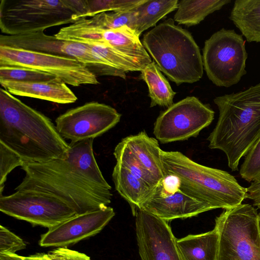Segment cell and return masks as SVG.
<instances>
[{"label":"cell","mask_w":260,"mask_h":260,"mask_svg":"<svg viewBox=\"0 0 260 260\" xmlns=\"http://www.w3.org/2000/svg\"><path fill=\"white\" fill-rule=\"evenodd\" d=\"M121 116L109 105L90 102L60 115L55 124L64 139L76 141L101 136L115 126Z\"/></svg>","instance_id":"obj_14"},{"label":"cell","mask_w":260,"mask_h":260,"mask_svg":"<svg viewBox=\"0 0 260 260\" xmlns=\"http://www.w3.org/2000/svg\"><path fill=\"white\" fill-rule=\"evenodd\" d=\"M0 260H24L22 256L16 254H0Z\"/></svg>","instance_id":"obj_39"},{"label":"cell","mask_w":260,"mask_h":260,"mask_svg":"<svg viewBox=\"0 0 260 260\" xmlns=\"http://www.w3.org/2000/svg\"><path fill=\"white\" fill-rule=\"evenodd\" d=\"M0 142L24 162L65 160L69 144L51 119L0 89Z\"/></svg>","instance_id":"obj_1"},{"label":"cell","mask_w":260,"mask_h":260,"mask_svg":"<svg viewBox=\"0 0 260 260\" xmlns=\"http://www.w3.org/2000/svg\"><path fill=\"white\" fill-rule=\"evenodd\" d=\"M0 66L31 68L59 78L73 86L99 84L94 73L72 57L0 46Z\"/></svg>","instance_id":"obj_12"},{"label":"cell","mask_w":260,"mask_h":260,"mask_svg":"<svg viewBox=\"0 0 260 260\" xmlns=\"http://www.w3.org/2000/svg\"><path fill=\"white\" fill-rule=\"evenodd\" d=\"M258 229L260 235V212L258 213Z\"/></svg>","instance_id":"obj_40"},{"label":"cell","mask_w":260,"mask_h":260,"mask_svg":"<svg viewBox=\"0 0 260 260\" xmlns=\"http://www.w3.org/2000/svg\"><path fill=\"white\" fill-rule=\"evenodd\" d=\"M54 36L61 40L108 46L136 60L145 68L152 61L139 36L126 26L116 29H103L90 24L85 18H82L61 28Z\"/></svg>","instance_id":"obj_13"},{"label":"cell","mask_w":260,"mask_h":260,"mask_svg":"<svg viewBox=\"0 0 260 260\" xmlns=\"http://www.w3.org/2000/svg\"><path fill=\"white\" fill-rule=\"evenodd\" d=\"M141 73V78L146 82L148 88L150 107L159 106L168 108L173 104V99L176 93L154 61L148 64Z\"/></svg>","instance_id":"obj_25"},{"label":"cell","mask_w":260,"mask_h":260,"mask_svg":"<svg viewBox=\"0 0 260 260\" xmlns=\"http://www.w3.org/2000/svg\"><path fill=\"white\" fill-rule=\"evenodd\" d=\"M160 156L165 176L176 175L181 191L214 209L232 208L246 198V188L225 171L197 163L179 151L161 150Z\"/></svg>","instance_id":"obj_4"},{"label":"cell","mask_w":260,"mask_h":260,"mask_svg":"<svg viewBox=\"0 0 260 260\" xmlns=\"http://www.w3.org/2000/svg\"><path fill=\"white\" fill-rule=\"evenodd\" d=\"M86 45L94 54L111 66L120 70L125 72H141L145 68L136 60L108 46L100 44Z\"/></svg>","instance_id":"obj_29"},{"label":"cell","mask_w":260,"mask_h":260,"mask_svg":"<svg viewBox=\"0 0 260 260\" xmlns=\"http://www.w3.org/2000/svg\"><path fill=\"white\" fill-rule=\"evenodd\" d=\"M230 19L248 42H260V0H236Z\"/></svg>","instance_id":"obj_23"},{"label":"cell","mask_w":260,"mask_h":260,"mask_svg":"<svg viewBox=\"0 0 260 260\" xmlns=\"http://www.w3.org/2000/svg\"><path fill=\"white\" fill-rule=\"evenodd\" d=\"M22 258L24 260H52L48 254L44 253H36L28 256H22Z\"/></svg>","instance_id":"obj_38"},{"label":"cell","mask_w":260,"mask_h":260,"mask_svg":"<svg viewBox=\"0 0 260 260\" xmlns=\"http://www.w3.org/2000/svg\"><path fill=\"white\" fill-rule=\"evenodd\" d=\"M54 76L31 68L15 66H0V80L21 82H42Z\"/></svg>","instance_id":"obj_30"},{"label":"cell","mask_w":260,"mask_h":260,"mask_svg":"<svg viewBox=\"0 0 260 260\" xmlns=\"http://www.w3.org/2000/svg\"><path fill=\"white\" fill-rule=\"evenodd\" d=\"M0 46L72 57L84 64L96 76L126 78V72L116 69L94 54L85 44L59 40L44 31L0 36Z\"/></svg>","instance_id":"obj_9"},{"label":"cell","mask_w":260,"mask_h":260,"mask_svg":"<svg viewBox=\"0 0 260 260\" xmlns=\"http://www.w3.org/2000/svg\"><path fill=\"white\" fill-rule=\"evenodd\" d=\"M112 179L115 189L128 203L134 216L156 188L148 185L117 164L114 167Z\"/></svg>","instance_id":"obj_21"},{"label":"cell","mask_w":260,"mask_h":260,"mask_svg":"<svg viewBox=\"0 0 260 260\" xmlns=\"http://www.w3.org/2000/svg\"><path fill=\"white\" fill-rule=\"evenodd\" d=\"M257 210L249 204L225 209L215 220L217 260H260Z\"/></svg>","instance_id":"obj_7"},{"label":"cell","mask_w":260,"mask_h":260,"mask_svg":"<svg viewBox=\"0 0 260 260\" xmlns=\"http://www.w3.org/2000/svg\"><path fill=\"white\" fill-rule=\"evenodd\" d=\"M218 236L216 229L177 239L183 260H217Z\"/></svg>","instance_id":"obj_22"},{"label":"cell","mask_w":260,"mask_h":260,"mask_svg":"<svg viewBox=\"0 0 260 260\" xmlns=\"http://www.w3.org/2000/svg\"><path fill=\"white\" fill-rule=\"evenodd\" d=\"M47 254L52 260H90L87 255L66 247H59Z\"/></svg>","instance_id":"obj_35"},{"label":"cell","mask_w":260,"mask_h":260,"mask_svg":"<svg viewBox=\"0 0 260 260\" xmlns=\"http://www.w3.org/2000/svg\"><path fill=\"white\" fill-rule=\"evenodd\" d=\"M137 12L134 8L125 12H107L85 18L90 24L103 29H116L124 26L135 31Z\"/></svg>","instance_id":"obj_28"},{"label":"cell","mask_w":260,"mask_h":260,"mask_svg":"<svg viewBox=\"0 0 260 260\" xmlns=\"http://www.w3.org/2000/svg\"><path fill=\"white\" fill-rule=\"evenodd\" d=\"M159 185L163 192L171 194L180 190V180L176 175L168 174L164 177Z\"/></svg>","instance_id":"obj_36"},{"label":"cell","mask_w":260,"mask_h":260,"mask_svg":"<svg viewBox=\"0 0 260 260\" xmlns=\"http://www.w3.org/2000/svg\"><path fill=\"white\" fill-rule=\"evenodd\" d=\"M113 154L116 160V164L127 170L148 185L156 188L160 183L144 168L122 141L115 147Z\"/></svg>","instance_id":"obj_27"},{"label":"cell","mask_w":260,"mask_h":260,"mask_svg":"<svg viewBox=\"0 0 260 260\" xmlns=\"http://www.w3.org/2000/svg\"><path fill=\"white\" fill-rule=\"evenodd\" d=\"M231 2V0L181 1L178 3L174 20L187 26L197 25L208 15Z\"/></svg>","instance_id":"obj_24"},{"label":"cell","mask_w":260,"mask_h":260,"mask_svg":"<svg viewBox=\"0 0 260 260\" xmlns=\"http://www.w3.org/2000/svg\"><path fill=\"white\" fill-rule=\"evenodd\" d=\"M146 0H87L88 12L85 17H91L96 14L107 12L130 11Z\"/></svg>","instance_id":"obj_31"},{"label":"cell","mask_w":260,"mask_h":260,"mask_svg":"<svg viewBox=\"0 0 260 260\" xmlns=\"http://www.w3.org/2000/svg\"><path fill=\"white\" fill-rule=\"evenodd\" d=\"M239 174L248 182L260 180V136L245 156Z\"/></svg>","instance_id":"obj_32"},{"label":"cell","mask_w":260,"mask_h":260,"mask_svg":"<svg viewBox=\"0 0 260 260\" xmlns=\"http://www.w3.org/2000/svg\"><path fill=\"white\" fill-rule=\"evenodd\" d=\"M214 117V112L209 105L195 96H187L160 113L153 133L162 144L187 140L197 137Z\"/></svg>","instance_id":"obj_10"},{"label":"cell","mask_w":260,"mask_h":260,"mask_svg":"<svg viewBox=\"0 0 260 260\" xmlns=\"http://www.w3.org/2000/svg\"><path fill=\"white\" fill-rule=\"evenodd\" d=\"M213 101L219 116L207 138L208 147L223 151L229 167L238 171L240 160L260 136V83Z\"/></svg>","instance_id":"obj_2"},{"label":"cell","mask_w":260,"mask_h":260,"mask_svg":"<svg viewBox=\"0 0 260 260\" xmlns=\"http://www.w3.org/2000/svg\"><path fill=\"white\" fill-rule=\"evenodd\" d=\"M144 168L160 183L165 176L158 140L145 131L121 140Z\"/></svg>","instance_id":"obj_19"},{"label":"cell","mask_w":260,"mask_h":260,"mask_svg":"<svg viewBox=\"0 0 260 260\" xmlns=\"http://www.w3.org/2000/svg\"><path fill=\"white\" fill-rule=\"evenodd\" d=\"M247 53L242 35L222 28L205 42L203 62L208 78L215 85L229 87L246 73Z\"/></svg>","instance_id":"obj_8"},{"label":"cell","mask_w":260,"mask_h":260,"mask_svg":"<svg viewBox=\"0 0 260 260\" xmlns=\"http://www.w3.org/2000/svg\"><path fill=\"white\" fill-rule=\"evenodd\" d=\"M135 216L141 260H183L167 221L139 209Z\"/></svg>","instance_id":"obj_15"},{"label":"cell","mask_w":260,"mask_h":260,"mask_svg":"<svg viewBox=\"0 0 260 260\" xmlns=\"http://www.w3.org/2000/svg\"><path fill=\"white\" fill-rule=\"evenodd\" d=\"M94 139L71 141L65 160L82 176L101 186L111 189L104 178L95 159L93 151Z\"/></svg>","instance_id":"obj_20"},{"label":"cell","mask_w":260,"mask_h":260,"mask_svg":"<svg viewBox=\"0 0 260 260\" xmlns=\"http://www.w3.org/2000/svg\"><path fill=\"white\" fill-rule=\"evenodd\" d=\"M112 208L76 215L41 235L42 247H66L94 236L100 232L114 216Z\"/></svg>","instance_id":"obj_16"},{"label":"cell","mask_w":260,"mask_h":260,"mask_svg":"<svg viewBox=\"0 0 260 260\" xmlns=\"http://www.w3.org/2000/svg\"><path fill=\"white\" fill-rule=\"evenodd\" d=\"M23 162L18 154L0 142L1 196H2L5 183L8 174L15 168L21 167Z\"/></svg>","instance_id":"obj_33"},{"label":"cell","mask_w":260,"mask_h":260,"mask_svg":"<svg viewBox=\"0 0 260 260\" xmlns=\"http://www.w3.org/2000/svg\"><path fill=\"white\" fill-rule=\"evenodd\" d=\"M25 176L15 188L55 196L72 208L77 215L104 208L111 203V189L82 176L65 160L43 162H23Z\"/></svg>","instance_id":"obj_3"},{"label":"cell","mask_w":260,"mask_h":260,"mask_svg":"<svg viewBox=\"0 0 260 260\" xmlns=\"http://www.w3.org/2000/svg\"><path fill=\"white\" fill-rule=\"evenodd\" d=\"M139 209L168 222L177 218L193 217L214 209L208 203L180 190L171 194L166 193L158 184L153 195Z\"/></svg>","instance_id":"obj_17"},{"label":"cell","mask_w":260,"mask_h":260,"mask_svg":"<svg viewBox=\"0 0 260 260\" xmlns=\"http://www.w3.org/2000/svg\"><path fill=\"white\" fill-rule=\"evenodd\" d=\"M178 0H146L134 8L137 12L135 32L140 35L177 9Z\"/></svg>","instance_id":"obj_26"},{"label":"cell","mask_w":260,"mask_h":260,"mask_svg":"<svg viewBox=\"0 0 260 260\" xmlns=\"http://www.w3.org/2000/svg\"><path fill=\"white\" fill-rule=\"evenodd\" d=\"M78 20L69 0H1L0 28L7 35H18Z\"/></svg>","instance_id":"obj_6"},{"label":"cell","mask_w":260,"mask_h":260,"mask_svg":"<svg viewBox=\"0 0 260 260\" xmlns=\"http://www.w3.org/2000/svg\"><path fill=\"white\" fill-rule=\"evenodd\" d=\"M142 44L160 71L179 85L199 81L203 75L200 48L191 34L170 18L146 33Z\"/></svg>","instance_id":"obj_5"},{"label":"cell","mask_w":260,"mask_h":260,"mask_svg":"<svg viewBox=\"0 0 260 260\" xmlns=\"http://www.w3.org/2000/svg\"><path fill=\"white\" fill-rule=\"evenodd\" d=\"M4 89L13 95L46 100L58 104L75 102L77 97L61 79L42 82H21L0 80Z\"/></svg>","instance_id":"obj_18"},{"label":"cell","mask_w":260,"mask_h":260,"mask_svg":"<svg viewBox=\"0 0 260 260\" xmlns=\"http://www.w3.org/2000/svg\"><path fill=\"white\" fill-rule=\"evenodd\" d=\"M246 189V198L252 200L253 206L260 209V180L252 182Z\"/></svg>","instance_id":"obj_37"},{"label":"cell","mask_w":260,"mask_h":260,"mask_svg":"<svg viewBox=\"0 0 260 260\" xmlns=\"http://www.w3.org/2000/svg\"><path fill=\"white\" fill-rule=\"evenodd\" d=\"M0 211L34 225L49 229L77 215L72 208L55 196L30 190L0 196Z\"/></svg>","instance_id":"obj_11"},{"label":"cell","mask_w":260,"mask_h":260,"mask_svg":"<svg viewBox=\"0 0 260 260\" xmlns=\"http://www.w3.org/2000/svg\"><path fill=\"white\" fill-rule=\"evenodd\" d=\"M26 244L20 237L6 228L0 226V254H14L25 248Z\"/></svg>","instance_id":"obj_34"}]
</instances>
